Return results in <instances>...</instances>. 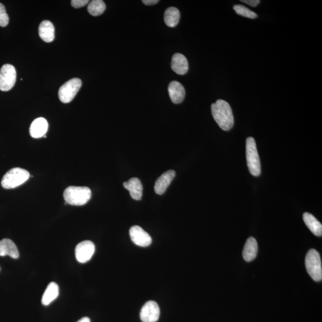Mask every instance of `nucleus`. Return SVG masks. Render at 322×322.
<instances>
[{
	"label": "nucleus",
	"instance_id": "7ed1b4c3",
	"mask_svg": "<svg viewBox=\"0 0 322 322\" xmlns=\"http://www.w3.org/2000/svg\"><path fill=\"white\" fill-rule=\"evenodd\" d=\"M30 177L29 172L21 168H13L5 173L1 180L4 189H14L26 182Z\"/></svg>",
	"mask_w": 322,
	"mask_h": 322
},
{
	"label": "nucleus",
	"instance_id": "f8f14e48",
	"mask_svg": "<svg viewBox=\"0 0 322 322\" xmlns=\"http://www.w3.org/2000/svg\"><path fill=\"white\" fill-rule=\"evenodd\" d=\"M48 127V122L45 118L41 117L35 119L30 126V135L35 138H43L47 133Z\"/></svg>",
	"mask_w": 322,
	"mask_h": 322
},
{
	"label": "nucleus",
	"instance_id": "412c9836",
	"mask_svg": "<svg viewBox=\"0 0 322 322\" xmlns=\"http://www.w3.org/2000/svg\"><path fill=\"white\" fill-rule=\"evenodd\" d=\"M180 19V13L178 9L171 7L165 10L164 14L165 23L171 28H174L179 23Z\"/></svg>",
	"mask_w": 322,
	"mask_h": 322
},
{
	"label": "nucleus",
	"instance_id": "2eb2a0df",
	"mask_svg": "<svg viewBox=\"0 0 322 322\" xmlns=\"http://www.w3.org/2000/svg\"><path fill=\"white\" fill-rule=\"evenodd\" d=\"M171 68L177 74H185L189 69V64L186 57L180 53L174 54L172 57Z\"/></svg>",
	"mask_w": 322,
	"mask_h": 322
},
{
	"label": "nucleus",
	"instance_id": "aec40b11",
	"mask_svg": "<svg viewBox=\"0 0 322 322\" xmlns=\"http://www.w3.org/2000/svg\"><path fill=\"white\" fill-rule=\"evenodd\" d=\"M304 222L311 231L316 236H322V224L312 214L305 212L303 214Z\"/></svg>",
	"mask_w": 322,
	"mask_h": 322
},
{
	"label": "nucleus",
	"instance_id": "f257e3e1",
	"mask_svg": "<svg viewBox=\"0 0 322 322\" xmlns=\"http://www.w3.org/2000/svg\"><path fill=\"white\" fill-rule=\"evenodd\" d=\"M211 113L218 126L223 130L229 131L234 125V117L230 105L226 101L219 99L211 105Z\"/></svg>",
	"mask_w": 322,
	"mask_h": 322
},
{
	"label": "nucleus",
	"instance_id": "9d476101",
	"mask_svg": "<svg viewBox=\"0 0 322 322\" xmlns=\"http://www.w3.org/2000/svg\"><path fill=\"white\" fill-rule=\"evenodd\" d=\"M131 239L139 247H147L151 244V236L138 226H134L130 230Z\"/></svg>",
	"mask_w": 322,
	"mask_h": 322
},
{
	"label": "nucleus",
	"instance_id": "a878e982",
	"mask_svg": "<svg viewBox=\"0 0 322 322\" xmlns=\"http://www.w3.org/2000/svg\"><path fill=\"white\" fill-rule=\"evenodd\" d=\"M241 2L250 5L251 7H255L260 4V0H242Z\"/></svg>",
	"mask_w": 322,
	"mask_h": 322
},
{
	"label": "nucleus",
	"instance_id": "b1692460",
	"mask_svg": "<svg viewBox=\"0 0 322 322\" xmlns=\"http://www.w3.org/2000/svg\"><path fill=\"white\" fill-rule=\"evenodd\" d=\"M9 18L4 5L0 2V26L5 27L9 24Z\"/></svg>",
	"mask_w": 322,
	"mask_h": 322
},
{
	"label": "nucleus",
	"instance_id": "39448f33",
	"mask_svg": "<svg viewBox=\"0 0 322 322\" xmlns=\"http://www.w3.org/2000/svg\"><path fill=\"white\" fill-rule=\"evenodd\" d=\"M308 274L312 279L319 282L322 279V261L320 254L315 249L308 251L305 260Z\"/></svg>",
	"mask_w": 322,
	"mask_h": 322
},
{
	"label": "nucleus",
	"instance_id": "4be33fe9",
	"mask_svg": "<svg viewBox=\"0 0 322 322\" xmlns=\"http://www.w3.org/2000/svg\"><path fill=\"white\" fill-rule=\"evenodd\" d=\"M106 9V5L102 0H93L90 2L87 10L90 15L98 16L103 14Z\"/></svg>",
	"mask_w": 322,
	"mask_h": 322
},
{
	"label": "nucleus",
	"instance_id": "5701e85b",
	"mask_svg": "<svg viewBox=\"0 0 322 322\" xmlns=\"http://www.w3.org/2000/svg\"><path fill=\"white\" fill-rule=\"evenodd\" d=\"M233 9L235 10L237 15L244 16V17L250 19H255L257 18V15L248 8L242 5H234Z\"/></svg>",
	"mask_w": 322,
	"mask_h": 322
},
{
	"label": "nucleus",
	"instance_id": "9b49d317",
	"mask_svg": "<svg viewBox=\"0 0 322 322\" xmlns=\"http://www.w3.org/2000/svg\"><path fill=\"white\" fill-rule=\"evenodd\" d=\"M175 176L176 172L172 170L162 174L155 182L154 189L157 194H163Z\"/></svg>",
	"mask_w": 322,
	"mask_h": 322
},
{
	"label": "nucleus",
	"instance_id": "bb28decb",
	"mask_svg": "<svg viewBox=\"0 0 322 322\" xmlns=\"http://www.w3.org/2000/svg\"><path fill=\"white\" fill-rule=\"evenodd\" d=\"M143 3L147 5H152L156 4L159 1L158 0H143Z\"/></svg>",
	"mask_w": 322,
	"mask_h": 322
},
{
	"label": "nucleus",
	"instance_id": "6ab92c4d",
	"mask_svg": "<svg viewBox=\"0 0 322 322\" xmlns=\"http://www.w3.org/2000/svg\"><path fill=\"white\" fill-rule=\"evenodd\" d=\"M59 294V288L58 285L55 282L49 283L46 288L45 293L42 297V304L44 305H48L52 302L54 299L57 298Z\"/></svg>",
	"mask_w": 322,
	"mask_h": 322
},
{
	"label": "nucleus",
	"instance_id": "dca6fc26",
	"mask_svg": "<svg viewBox=\"0 0 322 322\" xmlns=\"http://www.w3.org/2000/svg\"><path fill=\"white\" fill-rule=\"evenodd\" d=\"M6 255L14 259H17L19 256L17 247L15 243L9 239H3L0 241V256Z\"/></svg>",
	"mask_w": 322,
	"mask_h": 322
},
{
	"label": "nucleus",
	"instance_id": "6e6552de",
	"mask_svg": "<svg viewBox=\"0 0 322 322\" xmlns=\"http://www.w3.org/2000/svg\"><path fill=\"white\" fill-rule=\"evenodd\" d=\"M95 252L94 243L84 241L79 243L75 248V256L79 263H86L91 260Z\"/></svg>",
	"mask_w": 322,
	"mask_h": 322
},
{
	"label": "nucleus",
	"instance_id": "cd10ccee",
	"mask_svg": "<svg viewBox=\"0 0 322 322\" xmlns=\"http://www.w3.org/2000/svg\"><path fill=\"white\" fill-rule=\"evenodd\" d=\"M77 322H90V319L87 317H84L79 320Z\"/></svg>",
	"mask_w": 322,
	"mask_h": 322
},
{
	"label": "nucleus",
	"instance_id": "4468645a",
	"mask_svg": "<svg viewBox=\"0 0 322 322\" xmlns=\"http://www.w3.org/2000/svg\"><path fill=\"white\" fill-rule=\"evenodd\" d=\"M124 187L129 191L130 195L135 200H140L143 196V185L140 180L132 178L123 184Z\"/></svg>",
	"mask_w": 322,
	"mask_h": 322
},
{
	"label": "nucleus",
	"instance_id": "a211bd4d",
	"mask_svg": "<svg viewBox=\"0 0 322 322\" xmlns=\"http://www.w3.org/2000/svg\"><path fill=\"white\" fill-rule=\"evenodd\" d=\"M258 244L254 237H250L245 243L244 251H243V257L247 262L254 260L257 255Z\"/></svg>",
	"mask_w": 322,
	"mask_h": 322
},
{
	"label": "nucleus",
	"instance_id": "f03ea898",
	"mask_svg": "<svg viewBox=\"0 0 322 322\" xmlns=\"http://www.w3.org/2000/svg\"><path fill=\"white\" fill-rule=\"evenodd\" d=\"M65 201L71 206H84L92 197V191L87 187L69 186L64 193Z\"/></svg>",
	"mask_w": 322,
	"mask_h": 322
},
{
	"label": "nucleus",
	"instance_id": "423d86ee",
	"mask_svg": "<svg viewBox=\"0 0 322 322\" xmlns=\"http://www.w3.org/2000/svg\"><path fill=\"white\" fill-rule=\"evenodd\" d=\"M82 86V81L79 78H72L60 87L59 97L62 103H68L74 99Z\"/></svg>",
	"mask_w": 322,
	"mask_h": 322
},
{
	"label": "nucleus",
	"instance_id": "20e7f679",
	"mask_svg": "<svg viewBox=\"0 0 322 322\" xmlns=\"http://www.w3.org/2000/svg\"><path fill=\"white\" fill-rule=\"evenodd\" d=\"M246 155L248 167L253 176L261 174V163L254 138H248L246 141Z\"/></svg>",
	"mask_w": 322,
	"mask_h": 322
},
{
	"label": "nucleus",
	"instance_id": "1a4fd4ad",
	"mask_svg": "<svg viewBox=\"0 0 322 322\" xmlns=\"http://www.w3.org/2000/svg\"><path fill=\"white\" fill-rule=\"evenodd\" d=\"M159 305L154 301H149L141 308L140 319L143 322H157L160 318Z\"/></svg>",
	"mask_w": 322,
	"mask_h": 322
},
{
	"label": "nucleus",
	"instance_id": "0eeeda50",
	"mask_svg": "<svg viewBox=\"0 0 322 322\" xmlns=\"http://www.w3.org/2000/svg\"><path fill=\"white\" fill-rule=\"evenodd\" d=\"M16 70L12 65L5 64L0 70V90L9 91L14 87L16 81Z\"/></svg>",
	"mask_w": 322,
	"mask_h": 322
},
{
	"label": "nucleus",
	"instance_id": "f3484780",
	"mask_svg": "<svg viewBox=\"0 0 322 322\" xmlns=\"http://www.w3.org/2000/svg\"><path fill=\"white\" fill-rule=\"evenodd\" d=\"M40 37L46 43L52 42L55 37V29L52 23L49 21H44L40 24Z\"/></svg>",
	"mask_w": 322,
	"mask_h": 322
},
{
	"label": "nucleus",
	"instance_id": "ddd939ff",
	"mask_svg": "<svg viewBox=\"0 0 322 322\" xmlns=\"http://www.w3.org/2000/svg\"><path fill=\"white\" fill-rule=\"evenodd\" d=\"M168 91L172 102L175 104H179L184 101L185 95V89L179 82L172 81L169 84Z\"/></svg>",
	"mask_w": 322,
	"mask_h": 322
},
{
	"label": "nucleus",
	"instance_id": "393cba45",
	"mask_svg": "<svg viewBox=\"0 0 322 322\" xmlns=\"http://www.w3.org/2000/svg\"><path fill=\"white\" fill-rule=\"evenodd\" d=\"M89 2L88 0H72L71 5L73 7L78 9V8L85 6L89 3Z\"/></svg>",
	"mask_w": 322,
	"mask_h": 322
}]
</instances>
